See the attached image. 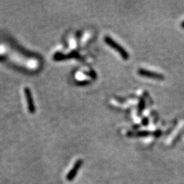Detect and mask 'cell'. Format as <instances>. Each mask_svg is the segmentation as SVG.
<instances>
[{"mask_svg": "<svg viewBox=\"0 0 184 184\" xmlns=\"http://www.w3.org/2000/svg\"><path fill=\"white\" fill-rule=\"evenodd\" d=\"M104 41L105 42H106L108 45L111 46V48H113L114 49V50H116L117 51H118L119 54L120 55V56L123 58V59L125 60L128 59L129 57H130L128 52H127V51H126L121 45H119L117 42H116L113 39H111L110 36H105Z\"/></svg>", "mask_w": 184, "mask_h": 184, "instance_id": "cell-1", "label": "cell"}, {"mask_svg": "<svg viewBox=\"0 0 184 184\" xmlns=\"http://www.w3.org/2000/svg\"><path fill=\"white\" fill-rule=\"evenodd\" d=\"M138 74L143 77H146V78H155V79L163 80L164 79V76L162 74L158 72H155V71H149V70L145 69H139Z\"/></svg>", "mask_w": 184, "mask_h": 184, "instance_id": "cell-2", "label": "cell"}, {"mask_svg": "<svg viewBox=\"0 0 184 184\" xmlns=\"http://www.w3.org/2000/svg\"><path fill=\"white\" fill-rule=\"evenodd\" d=\"M82 164H83V161L81 160V159L78 160V161L75 162V164H74L73 168L71 170H70V172L68 173V174L67 175V176H66V179H67V180L71 181L74 179V177L76 176L77 173H78V170L81 168V166H82Z\"/></svg>", "mask_w": 184, "mask_h": 184, "instance_id": "cell-3", "label": "cell"}, {"mask_svg": "<svg viewBox=\"0 0 184 184\" xmlns=\"http://www.w3.org/2000/svg\"><path fill=\"white\" fill-rule=\"evenodd\" d=\"M25 94H26V98H27V103H28V108H29V111L30 113L33 114L36 111V108L34 105V101H33V98H32V92H31L30 89L29 88H26L24 89Z\"/></svg>", "mask_w": 184, "mask_h": 184, "instance_id": "cell-4", "label": "cell"}, {"mask_svg": "<svg viewBox=\"0 0 184 184\" xmlns=\"http://www.w3.org/2000/svg\"><path fill=\"white\" fill-rule=\"evenodd\" d=\"M78 55L76 52H72L71 54L68 55H62V54H58L55 55L54 56V59L55 60H64V59H68V58H78Z\"/></svg>", "mask_w": 184, "mask_h": 184, "instance_id": "cell-5", "label": "cell"}, {"mask_svg": "<svg viewBox=\"0 0 184 184\" xmlns=\"http://www.w3.org/2000/svg\"><path fill=\"white\" fill-rule=\"evenodd\" d=\"M151 133L149 131H140L137 132V133H128V136H133V137H147V136L150 135Z\"/></svg>", "mask_w": 184, "mask_h": 184, "instance_id": "cell-6", "label": "cell"}, {"mask_svg": "<svg viewBox=\"0 0 184 184\" xmlns=\"http://www.w3.org/2000/svg\"><path fill=\"white\" fill-rule=\"evenodd\" d=\"M87 74H88V75H90V76L93 77V78H96V74H95V72H93V71H91V72H88L86 73Z\"/></svg>", "mask_w": 184, "mask_h": 184, "instance_id": "cell-7", "label": "cell"}, {"mask_svg": "<svg viewBox=\"0 0 184 184\" xmlns=\"http://www.w3.org/2000/svg\"><path fill=\"white\" fill-rule=\"evenodd\" d=\"M143 124L144 125H147L148 124V119L147 118H144V120H143Z\"/></svg>", "mask_w": 184, "mask_h": 184, "instance_id": "cell-8", "label": "cell"}, {"mask_svg": "<svg viewBox=\"0 0 184 184\" xmlns=\"http://www.w3.org/2000/svg\"><path fill=\"white\" fill-rule=\"evenodd\" d=\"M181 27H182V29H184V21L183 22H182V23H181Z\"/></svg>", "mask_w": 184, "mask_h": 184, "instance_id": "cell-9", "label": "cell"}]
</instances>
